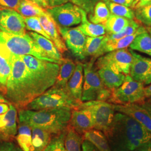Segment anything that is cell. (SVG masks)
Here are the masks:
<instances>
[{"instance_id":"obj_33","label":"cell","mask_w":151,"mask_h":151,"mask_svg":"<svg viewBox=\"0 0 151 151\" xmlns=\"http://www.w3.org/2000/svg\"><path fill=\"white\" fill-rule=\"evenodd\" d=\"M111 13L106 4L103 2H99L95 7L94 13L90 17V22L96 24H104L108 20Z\"/></svg>"},{"instance_id":"obj_49","label":"cell","mask_w":151,"mask_h":151,"mask_svg":"<svg viewBox=\"0 0 151 151\" xmlns=\"http://www.w3.org/2000/svg\"><path fill=\"white\" fill-rule=\"evenodd\" d=\"M145 95H146V98L151 97V84L149 85V86L145 87Z\"/></svg>"},{"instance_id":"obj_2","label":"cell","mask_w":151,"mask_h":151,"mask_svg":"<svg viewBox=\"0 0 151 151\" xmlns=\"http://www.w3.org/2000/svg\"><path fill=\"white\" fill-rule=\"evenodd\" d=\"M111 151H133L151 142V134L129 116L117 112L109 129L105 134Z\"/></svg>"},{"instance_id":"obj_24","label":"cell","mask_w":151,"mask_h":151,"mask_svg":"<svg viewBox=\"0 0 151 151\" xmlns=\"http://www.w3.org/2000/svg\"><path fill=\"white\" fill-rule=\"evenodd\" d=\"M60 66V70L54 85L66 87L68 82L75 70L76 64L72 60L64 58Z\"/></svg>"},{"instance_id":"obj_35","label":"cell","mask_w":151,"mask_h":151,"mask_svg":"<svg viewBox=\"0 0 151 151\" xmlns=\"http://www.w3.org/2000/svg\"><path fill=\"white\" fill-rule=\"evenodd\" d=\"M26 25V29L32 32H37L43 35L44 37L51 40L48 35L44 31L41 23L39 21V17H24Z\"/></svg>"},{"instance_id":"obj_32","label":"cell","mask_w":151,"mask_h":151,"mask_svg":"<svg viewBox=\"0 0 151 151\" xmlns=\"http://www.w3.org/2000/svg\"><path fill=\"white\" fill-rule=\"evenodd\" d=\"M82 139L75 130L70 128L66 132L65 146L66 151H81Z\"/></svg>"},{"instance_id":"obj_12","label":"cell","mask_w":151,"mask_h":151,"mask_svg":"<svg viewBox=\"0 0 151 151\" xmlns=\"http://www.w3.org/2000/svg\"><path fill=\"white\" fill-rule=\"evenodd\" d=\"M57 26L60 33L63 38L67 48L72 54L80 60L85 58L84 48L86 36L77 27H62Z\"/></svg>"},{"instance_id":"obj_41","label":"cell","mask_w":151,"mask_h":151,"mask_svg":"<svg viewBox=\"0 0 151 151\" xmlns=\"http://www.w3.org/2000/svg\"><path fill=\"white\" fill-rule=\"evenodd\" d=\"M0 151H24L20 147L15 145L14 143L2 141L0 142Z\"/></svg>"},{"instance_id":"obj_53","label":"cell","mask_w":151,"mask_h":151,"mask_svg":"<svg viewBox=\"0 0 151 151\" xmlns=\"http://www.w3.org/2000/svg\"><path fill=\"white\" fill-rule=\"evenodd\" d=\"M146 30L149 32L151 35V27H146Z\"/></svg>"},{"instance_id":"obj_43","label":"cell","mask_w":151,"mask_h":151,"mask_svg":"<svg viewBox=\"0 0 151 151\" xmlns=\"http://www.w3.org/2000/svg\"><path fill=\"white\" fill-rule=\"evenodd\" d=\"M49 7H52L62 5L68 2L70 0H48Z\"/></svg>"},{"instance_id":"obj_48","label":"cell","mask_w":151,"mask_h":151,"mask_svg":"<svg viewBox=\"0 0 151 151\" xmlns=\"http://www.w3.org/2000/svg\"><path fill=\"white\" fill-rule=\"evenodd\" d=\"M141 105L148 112V113L150 114L151 116V104L148 102H147V103H142Z\"/></svg>"},{"instance_id":"obj_40","label":"cell","mask_w":151,"mask_h":151,"mask_svg":"<svg viewBox=\"0 0 151 151\" xmlns=\"http://www.w3.org/2000/svg\"><path fill=\"white\" fill-rule=\"evenodd\" d=\"M22 0H0V9H11L16 10Z\"/></svg>"},{"instance_id":"obj_7","label":"cell","mask_w":151,"mask_h":151,"mask_svg":"<svg viewBox=\"0 0 151 151\" xmlns=\"http://www.w3.org/2000/svg\"><path fill=\"white\" fill-rule=\"evenodd\" d=\"M144 84L126 75L124 82L111 91L108 101L114 104L142 103L146 99Z\"/></svg>"},{"instance_id":"obj_25","label":"cell","mask_w":151,"mask_h":151,"mask_svg":"<svg viewBox=\"0 0 151 151\" xmlns=\"http://www.w3.org/2000/svg\"><path fill=\"white\" fill-rule=\"evenodd\" d=\"M16 11L23 17H39L49 15L46 9L30 0H22Z\"/></svg>"},{"instance_id":"obj_9","label":"cell","mask_w":151,"mask_h":151,"mask_svg":"<svg viewBox=\"0 0 151 151\" xmlns=\"http://www.w3.org/2000/svg\"><path fill=\"white\" fill-rule=\"evenodd\" d=\"M132 62V55L129 49H122L108 52L100 57L96 63V67L97 69L103 67H107L114 72L129 75Z\"/></svg>"},{"instance_id":"obj_15","label":"cell","mask_w":151,"mask_h":151,"mask_svg":"<svg viewBox=\"0 0 151 151\" xmlns=\"http://www.w3.org/2000/svg\"><path fill=\"white\" fill-rule=\"evenodd\" d=\"M132 55V62L130 69V76L135 81L143 83L151 70V59L142 56L129 49Z\"/></svg>"},{"instance_id":"obj_38","label":"cell","mask_w":151,"mask_h":151,"mask_svg":"<svg viewBox=\"0 0 151 151\" xmlns=\"http://www.w3.org/2000/svg\"><path fill=\"white\" fill-rule=\"evenodd\" d=\"M66 131L62 132L59 135L50 139L48 145L43 151H66L65 149V139Z\"/></svg>"},{"instance_id":"obj_26","label":"cell","mask_w":151,"mask_h":151,"mask_svg":"<svg viewBox=\"0 0 151 151\" xmlns=\"http://www.w3.org/2000/svg\"><path fill=\"white\" fill-rule=\"evenodd\" d=\"M84 139L90 141L99 151H111L108 139L103 132L92 129L84 133Z\"/></svg>"},{"instance_id":"obj_37","label":"cell","mask_w":151,"mask_h":151,"mask_svg":"<svg viewBox=\"0 0 151 151\" xmlns=\"http://www.w3.org/2000/svg\"><path fill=\"white\" fill-rule=\"evenodd\" d=\"M140 27V24L139 22L134 20H131L129 24L125 27L122 32L113 34H106V37L107 40H115L125 37L135 33Z\"/></svg>"},{"instance_id":"obj_4","label":"cell","mask_w":151,"mask_h":151,"mask_svg":"<svg viewBox=\"0 0 151 151\" xmlns=\"http://www.w3.org/2000/svg\"><path fill=\"white\" fill-rule=\"evenodd\" d=\"M0 46L14 55H29L39 60L60 64L59 61L49 57L28 33L22 35H15L7 34L0 30Z\"/></svg>"},{"instance_id":"obj_47","label":"cell","mask_w":151,"mask_h":151,"mask_svg":"<svg viewBox=\"0 0 151 151\" xmlns=\"http://www.w3.org/2000/svg\"><path fill=\"white\" fill-rule=\"evenodd\" d=\"M151 3V0H140L139 1V2L137 4V5L135 6L134 9L137 8H139L143 7L144 6L147 5Z\"/></svg>"},{"instance_id":"obj_51","label":"cell","mask_w":151,"mask_h":151,"mask_svg":"<svg viewBox=\"0 0 151 151\" xmlns=\"http://www.w3.org/2000/svg\"><path fill=\"white\" fill-rule=\"evenodd\" d=\"M70 1H72V2L73 4L78 6H82V4H83V0H70Z\"/></svg>"},{"instance_id":"obj_34","label":"cell","mask_w":151,"mask_h":151,"mask_svg":"<svg viewBox=\"0 0 151 151\" xmlns=\"http://www.w3.org/2000/svg\"><path fill=\"white\" fill-rule=\"evenodd\" d=\"M105 4L113 15L124 17L130 20H134L135 18L134 12L129 7L114 3L109 0H106Z\"/></svg>"},{"instance_id":"obj_3","label":"cell","mask_w":151,"mask_h":151,"mask_svg":"<svg viewBox=\"0 0 151 151\" xmlns=\"http://www.w3.org/2000/svg\"><path fill=\"white\" fill-rule=\"evenodd\" d=\"M72 110L67 107L39 110L22 109L19 111V123L39 127L50 134H60L70 124Z\"/></svg>"},{"instance_id":"obj_52","label":"cell","mask_w":151,"mask_h":151,"mask_svg":"<svg viewBox=\"0 0 151 151\" xmlns=\"http://www.w3.org/2000/svg\"><path fill=\"white\" fill-rule=\"evenodd\" d=\"M140 0H133V5H132V8L134 9L135 6L137 5V4L139 2Z\"/></svg>"},{"instance_id":"obj_1","label":"cell","mask_w":151,"mask_h":151,"mask_svg":"<svg viewBox=\"0 0 151 151\" xmlns=\"http://www.w3.org/2000/svg\"><path fill=\"white\" fill-rule=\"evenodd\" d=\"M60 67L59 64L32 55L12 54L11 73L5 90L6 99L17 108L25 109L54 86Z\"/></svg>"},{"instance_id":"obj_14","label":"cell","mask_w":151,"mask_h":151,"mask_svg":"<svg viewBox=\"0 0 151 151\" xmlns=\"http://www.w3.org/2000/svg\"><path fill=\"white\" fill-rule=\"evenodd\" d=\"M70 124L72 129L78 134H84L94 128L90 111L87 109L79 106L72 110Z\"/></svg>"},{"instance_id":"obj_31","label":"cell","mask_w":151,"mask_h":151,"mask_svg":"<svg viewBox=\"0 0 151 151\" xmlns=\"http://www.w3.org/2000/svg\"><path fill=\"white\" fill-rule=\"evenodd\" d=\"M130 19L111 14L108 20L104 24L107 34H113L122 32L130 22Z\"/></svg>"},{"instance_id":"obj_36","label":"cell","mask_w":151,"mask_h":151,"mask_svg":"<svg viewBox=\"0 0 151 151\" xmlns=\"http://www.w3.org/2000/svg\"><path fill=\"white\" fill-rule=\"evenodd\" d=\"M135 19L147 27H151V3L143 7L135 9Z\"/></svg>"},{"instance_id":"obj_6","label":"cell","mask_w":151,"mask_h":151,"mask_svg":"<svg viewBox=\"0 0 151 151\" xmlns=\"http://www.w3.org/2000/svg\"><path fill=\"white\" fill-rule=\"evenodd\" d=\"M96 58L83 64L84 81L81 97L82 102L90 101H108L111 95V90L105 86L94 67Z\"/></svg>"},{"instance_id":"obj_21","label":"cell","mask_w":151,"mask_h":151,"mask_svg":"<svg viewBox=\"0 0 151 151\" xmlns=\"http://www.w3.org/2000/svg\"><path fill=\"white\" fill-rule=\"evenodd\" d=\"M106 42V34L96 37H87L84 48L85 58L91 56L93 58H96L102 56L104 54V47Z\"/></svg>"},{"instance_id":"obj_27","label":"cell","mask_w":151,"mask_h":151,"mask_svg":"<svg viewBox=\"0 0 151 151\" xmlns=\"http://www.w3.org/2000/svg\"><path fill=\"white\" fill-rule=\"evenodd\" d=\"M33 151H43L51 139V134L37 127H30Z\"/></svg>"},{"instance_id":"obj_5","label":"cell","mask_w":151,"mask_h":151,"mask_svg":"<svg viewBox=\"0 0 151 151\" xmlns=\"http://www.w3.org/2000/svg\"><path fill=\"white\" fill-rule=\"evenodd\" d=\"M81 103L71 96L67 87H60L54 85L43 94L33 100L25 109L39 110L67 107L73 109L77 108Z\"/></svg>"},{"instance_id":"obj_20","label":"cell","mask_w":151,"mask_h":151,"mask_svg":"<svg viewBox=\"0 0 151 151\" xmlns=\"http://www.w3.org/2000/svg\"><path fill=\"white\" fill-rule=\"evenodd\" d=\"M97 71L104 85L111 91L122 85L126 76L105 67L98 68Z\"/></svg>"},{"instance_id":"obj_11","label":"cell","mask_w":151,"mask_h":151,"mask_svg":"<svg viewBox=\"0 0 151 151\" xmlns=\"http://www.w3.org/2000/svg\"><path fill=\"white\" fill-rule=\"evenodd\" d=\"M0 30L9 34L22 35L26 32L24 17L11 9H0Z\"/></svg>"},{"instance_id":"obj_44","label":"cell","mask_w":151,"mask_h":151,"mask_svg":"<svg viewBox=\"0 0 151 151\" xmlns=\"http://www.w3.org/2000/svg\"><path fill=\"white\" fill-rule=\"evenodd\" d=\"M109 1L114 3L125 6L129 7H132L133 4V0H109Z\"/></svg>"},{"instance_id":"obj_23","label":"cell","mask_w":151,"mask_h":151,"mask_svg":"<svg viewBox=\"0 0 151 151\" xmlns=\"http://www.w3.org/2000/svg\"><path fill=\"white\" fill-rule=\"evenodd\" d=\"M145 31H146V27L140 26L137 31L132 35L115 40H107L106 39V42L104 47V54L115 50L127 48L137 35Z\"/></svg>"},{"instance_id":"obj_55","label":"cell","mask_w":151,"mask_h":151,"mask_svg":"<svg viewBox=\"0 0 151 151\" xmlns=\"http://www.w3.org/2000/svg\"><path fill=\"white\" fill-rule=\"evenodd\" d=\"M148 102L151 104V97H150V99H149V100H148Z\"/></svg>"},{"instance_id":"obj_16","label":"cell","mask_w":151,"mask_h":151,"mask_svg":"<svg viewBox=\"0 0 151 151\" xmlns=\"http://www.w3.org/2000/svg\"><path fill=\"white\" fill-rule=\"evenodd\" d=\"M39 21L44 31L48 35L51 40L60 53H63L67 50V48L58 29L57 24L49 14L47 16H39Z\"/></svg>"},{"instance_id":"obj_17","label":"cell","mask_w":151,"mask_h":151,"mask_svg":"<svg viewBox=\"0 0 151 151\" xmlns=\"http://www.w3.org/2000/svg\"><path fill=\"white\" fill-rule=\"evenodd\" d=\"M17 112L15 106L11 104L9 110L4 115V126L0 128V140L6 141L16 136Z\"/></svg>"},{"instance_id":"obj_29","label":"cell","mask_w":151,"mask_h":151,"mask_svg":"<svg viewBox=\"0 0 151 151\" xmlns=\"http://www.w3.org/2000/svg\"><path fill=\"white\" fill-rule=\"evenodd\" d=\"M12 54L0 46V85L5 90L7 79L11 70Z\"/></svg>"},{"instance_id":"obj_19","label":"cell","mask_w":151,"mask_h":151,"mask_svg":"<svg viewBox=\"0 0 151 151\" xmlns=\"http://www.w3.org/2000/svg\"><path fill=\"white\" fill-rule=\"evenodd\" d=\"M28 34L49 57L59 61L61 63L64 58L52 40L37 32H30Z\"/></svg>"},{"instance_id":"obj_28","label":"cell","mask_w":151,"mask_h":151,"mask_svg":"<svg viewBox=\"0 0 151 151\" xmlns=\"http://www.w3.org/2000/svg\"><path fill=\"white\" fill-rule=\"evenodd\" d=\"M16 140L24 151H33L31 127L27 124L19 123Z\"/></svg>"},{"instance_id":"obj_50","label":"cell","mask_w":151,"mask_h":151,"mask_svg":"<svg viewBox=\"0 0 151 151\" xmlns=\"http://www.w3.org/2000/svg\"><path fill=\"white\" fill-rule=\"evenodd\" d=\"M144 85H150L151 84V70L149 73V74L147 76L145 81H144L143 82Z\"/></svg>"},{"instance_id":"obj_8","label":"cell","mask_w":151,"mask_h":151,"mask_svg":"<svg viewBox=\"0 0 151 151\" xmlns=\"http://www.w3.org/2000/svg\"><path fill=\"white\" fill-rule=\"evenodd\" d=\"M78 106L87 109L90 111L93 121V129L99 130L105 134L108 132L115 114L113 104L95 100L82 102Z\"/></svg>"},{"instance_id":"obj_42","label":"cell","mask_w":151,"mask_h":151,"mask_svg":"<svg viewBox=\"0 0 151 151\" xmlns=\"http://www.w3.org/2000/svg\"><path fill=\"white\" fill-rule=\"evenodd\" d=\"M82 151H99L97 148L95 147L90 141L84 139L82 143Z\"/></svg>"},{"instance_id":"obj_30","label":"cell","mask_w":151,"mask_h":151,"mask_svg":"<svg viewBox=\"0 0 151 151\" xmlns=\"http://www.w3.org/2000/svg\"><path fill=\"white\" fill-rule=\"evenodd\" d=\"M130 49L151 57V35L147 30L137 35L130 45Z\"/></svg>"},{"instance_id":"obj_39","label":"cell","mask_w":151,"mask_h":151,"mask_svg":"<svg viewBox=\"0 0 151 151\" xmlns=\"http://www.w3.org/2000/svg\"><path fill=\"white\" fill-rule=\"evenodd\" d=\"M11 103L0 93V128L4 126V116L9 110Z\"/></svg>"},{"instance_id":"obj_13","label":"cell","mask_w":151,"mask_h":151,"mask_svg":"<svg viewBox=\"0 0 151 151\" xmlns=\"http://www.w3.org/2000/svg\"><path fill=\"white\" fill-rule=\"evenodd\" d=\"M115 112L124 114L134 119L151 134V116L141 105L137 104H114Z\"/></svg>"},{"instance_id":"obj_45","label":"cell","mask_w":151,"mask_h":151,"mask_svg":"<svg viewBox=\"0 0 151 151\" xmlns=\"http://www.w3.org/2000/svg\"><path fill=\"white\" fill-rule=\"evenodd\" d=\"M35 2L37 5L43 7L44 9H47L49 7L48 1V0H30Z\"/></svg>"},{"instance_id":"obj_10","label":"cell","mask_w":151,"mask_h":151,"mask_svg":"<svg viewBox=\"0 0 151 151\" xmlns=\"http://www.w3.org/2000/svg\"><path fill=\"white\" fill-rule=\"evenodd\" d=\"M46 10L58 26L70 27L81 24L80 8L73 3L67 2Z\"/></svg>"},{"instance_id":"obj_22","label":"cell","mask_w":151,"mask_h":151,"mask_svg":"<svg viewBox=\"0 0 151 151\" xmlns=\"http://www.w3.org/2000/svg\"><path fill=\"white\" fill-rule=\"evenodd\" d=\"M81 14V22L78 28L86 37H96L106 34V30L103 24H93L87 17L86 12L80 8Z\"/></svg>"},{"instance_id":"obj_18","label":"cell","mask_w":151,"mask_h":151,"mask_svg":"<svg viewBox=\"0 0 151 151\" xmlns=\"http://www.w3.org/2000/svg\"><path fill=\"white\" fill-rule=\"evenodd\" d=\"M84 81L83 66L81 62H77L75 70L67 85V88L71 96L81 102Z\"/></svg>"},{"instance_id":"obj_54","label":"cell","mask_w":151,"mask_h":151,"mask_svg":"<svg viewBox=\"0 0 151 151\" xmlns=\"http://www.w3.org/2000/svg\"><path fill=\"white\" fill-rule=\"evenodd\" d=\"M0 92H4L5 93V89L1 85H0Z\"/></svg>"},{"instance_id":"obj_46","label":"cell","mask_w":151,"mask_h":151,"mask_svg":"<svg viewBox=\"0 0 151 151\" xmlns=\"http://www.w3.org/2000/svg\"><path fill=\"white\" fill-rule=\"evenodd\" d=\"M133 151H151V142L140 146Z\"/></svg>"}]
</instances>
